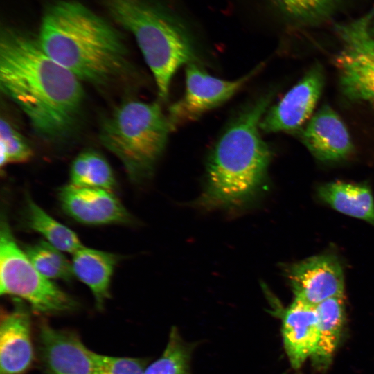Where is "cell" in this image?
I'll list each match as a JSON object with an SVG mask.
<instances>
[{
    "label": "cell",
    "mask_w": 374,
    "mask_h": 374,
    "mask_svg": "<svg viewBox=\"0 0 374 374\" xmlns=\"http://www.w3.org/2000/svg\"><path fill=\"white\" fill-rule=\"evenodd\" d=\"M171 131L159 103L132 100L118 105L103 120L99 138L130 179L141 183L153 175Z\"/></svg>",
    "instance_id": "5b68a950"
},
{
    "label": "cell",
    "mask_w": 374,
    "mask_h": 374,
    "mask_svg": "<svg viewBox=\"0 0 374 374\" xmlns=\"http://www.w3.org/2000/svg\"><path fill=\"white\" fill-rule=\"evenodd\" d=\"M1 166L8 163H23L33 156L31 148L24 136L7 120L0 121Z\"/></svg>",
    "instance_id": "cb8c5ba5"
},
{
    "label": "cell",
    "mask_w": 374,
    "mask_h": 374,
    "mask_svg": "<svg viewBox=\"0 0 374 374\" xmlns=\"http://www.w3.org/2000/svg\"><path fill=\"white\" fill-rule=\"evenodd\" d=\"M280 314L285 351L290 365L297 370L313 355L317 346L319 332L316 307L294 298Z\"/></svg>",
    "instance_id": "5bb4252c"
},
{
    "label": "cell",
    "mask_w": 374,
    "mask_h": 374,
    "mask_svg": "<svg viewBox=\"0 0 374 374\" xmlns=\"http://www.w3.org/2000/svg\"><path fill=\"white\" fill-rule=\"evenodd\" d=\"M24 222L29 229L43 235L62 251L74 253L83 247L73 231L51 217L30 199L26 202Z\"/></svg>",
    "instance_id": "d6986e66"
},
{
    "label": "cell",
    "mask_w": 374,
    "mask_h": 374,
    "mask_svg": "<svg viewBox=\"0 0 374 374\" xmlns=\"http://www.w3.org/2000/svg\"><path fill=\"white\" fill-rule=\"evenodd\" d=\"M286 275L294 298L316 306L335 296H344V276L338 258L320 254L290 265Z\"/></svg>",
    "instance_id": "30bf717a"
},
{
    "label": "cell",
    "mask_w": 374,
    "mask_h": 374,
    "mask_svg": "<svg viewBox=\"0 0 374 374\" xmlns=\"http://www.w3.org/2000/svg\"><path fill=\"white\" fill-rule=\"evenodd\" d=\"M0 87L50 140L71 132L84 99L81 80L51 58L38 37L12 27L0 34Z\"/></svg>",
    "instance_id": "6da1fadb"
},
{
    "label": "cell",
    "mask_w": 374,
    "mask_h": 374,
    "mask_svg": "<svg viewBox=\"0 0 374 374\" xmlns=\"http://www.w3.org/2000/svg\"><path fill=\"white\" fill-rule=\"evenodd\" d=\"M317 195L337 211L374 226V198L365 184L328 182L318 187Z\"/></svg>",
    "instance_id": "e0dca14e"
},
{
    "label": "cell",
    "mask_w": 374,
    "mask_h": 374,
    "mask_svg": "<svg viewBox=\"0 0 374 374\" xmlns=\"http://www.w3.org/2000/svg\"><path fill=\"white\" fill-rule=\"evenodd\" d=\"M374 9L336 30L342 46L335 58L341 93L349 100L374 104Z\"/></svg>",
    "instance_id": "52a82bcc"
},
{
    "label": "cell",
    "mask_w": 374,
    "mask_h": 374,
    "mask_svg": "<svg viewBox=\"0 0 374 374\" xmlns=\"http://www.w3.org/2000/svg\"><path fill=\"white\" fill-rule=\"evenodd\" d=\"M101 1L112 19L134 37L152 71L159 97L166 100L175 72L182 65L197 60L185 26L150 0Z\"/></svg>",
    "instance_id": "277c9868"
},
{
    "label": "cell",
    "mask_w": 374,
    "mask_h": 374,
    "mask_svg": "<svg viewBox=\"0 0 374 374\" xmlns=\"http://www.w3.org/2000/svg\"><path fill=\"white\" fill-rule=\"evenodd\" d=\"M262 69V64L238 79L226 80L210 75L197 62L186 65L184 93L168 108L171 130L199 118L229 100Z\"/></svg>",
    "instance_id": "ba28073f"
},
{
    "label": "cell",
    "mask_w": 374,
    "mask_h": 374,
    "mask_svg": "<svg viewBox=\"0 0 374 374\" xmlns=\"http://www.w3.org/2000/svg\"><path fill=\"white\" fill-rule=\"evenodd\" d=\"M70 184L76 186L96 188L113 191L116 179L107 161L98 152L87 150L80 153L70 168Z\"/></svg>",
    "instance_id": "ffe728a7"
},
{
    "label": "cell",
    "mask_w": 374,
    "mask_h": 374,
    "mask_svg": "<svg viewBox=\"0 0 374 374\" xmlns=\"http://www.w3.org/2000/svg\"><path fill=\"white\" fill-rule=\"evenodd\" d=\"M340 1L274 0L283 14L305 25H316L326 21L335 12Z\"/></svg>",
    "instance_id": "603a6c76"
},
{
    "label": "cell",
    "mask_w": 374,
    "mask_h": 374,
    "mask_svg": "<svg viewBox=\"0 0 374 374\" xmlns=\"http://www.w3.org/2000/svg\"><path fill=\"white\" fill-rule=\"evenodd\" d=\"M191 351L178 330L172 328L163 354L146 367L145 374H190Z\"/></svg>",
    "instance_id": "7402d4cb"
},
{
    "label": "cell",
    "mask_w": 374,
    "mask_h": 374,
    "mask_svg": "<svg viewBox=\"0 0 374 374\" xmlns=\"http://www.w3.org/2000/svg\"><path fill=\"white\" fill-rule=\"evenodd\" d=\"M297 135L313 157L322 162L344 161L353 152L354 147L345 124L327 105L312 116Z\"/></svg>",
    "instance_id": "7c38bea8"
},
{
    "label": "cell",
    "mask_w": 374,
    "mask_h": 374,
    "mask_svg": "<svg viewBox=\"0 0 374 374\" xmlns=\"http://www.w3.org/2000/svg\"><path fill=\"white\" fill-rule=\"evenodd\" d=\"M112 253L82 247L73 253V274L89 287L98 308L109 297L112 276L117 262Z\"/></svg>",
    "instance_id": "2e32d148"
},
{
    "label": "cell",
    "mask_w": 374,
    "mask_h": 374,
    "mask_svg": "<svg viewBox=\"0 0 374 374\" xmlns=\"http://www.w3.org/2000/svg\"><path fill=\"white\" fill-rule=\"evenodd\" d=\"M371 31H372L373 34L374 35V26H371Z\"/></svg>",
    "instance_id": "484cf974"
},
{
    "label": "cell",
    "mask_w": 374,
    "mask_h": 374,
    "mask_svg": "<svg viewBox=\"0 0 374 374\" xmlns=\"http://www.w3.org/2000/svg\"><path fill=\"white\" fill-rule=\"evenodd\" d=\"M323 85V69L320 64H315L277 104L267 109L260 122L261 131L297 132L312 117Z\"/></svg>",
    "instance_id": "9c48e42d"
},
{
    "label": "cell",
    "mask_w": 374,
    "mask_h": 374,
    "mask_svg": "<svg viewBox=\"0 0 374 374\" xmlns=\"http://www.w3.org/2000/svg\"><path fill=\"white\" fill-rule=\"evenodd\" d=\"M38 39L51 58L81 81L105 85L127 69V50L121 34L80 3L51 5Z\"/></svg>",
    "instance_id": "3957f363"
},
{
    "label": "cell",
    "mask_w": 374,
    "mask_h": 374,
    "mask_svg": "<svg viewBox=\"0 0 374 374\" xmlns=\"http://www.w3.org/2000/svg\"><path fill=\"white\" fill-rule=\"evenodd\" d=\"M0 293L23 299L40 314L67 312L78 307L73 298L34 267L17 245L3 217L0 226Z\"/></svg>",
    "instance_id": "8992f818"
},
{
    "label": "cell",
    "mask_w": 374,
    "mask_h": 374,
    "mask_svg": "<svg viewBox=\"0 0 374 374\" xmlns=\"http://www.w3.org/2000/svg\"><path fill=\"white\" fill-rule=\"evenodd\" d=\"M92 374H145L146 364L139 358L108 356L91 351Z\"/></svg>",
    "instance_id": "d4e9b609"
},
{
    "label": "cell",
    "mask_w": 374,
    "mask_h": 374,
    "mask_svg": "<svg viewBox=\"0 0 374 374\" xmlns=\"http://www.w3.org/2000/svg\"><path fill=\"white\" fill-rule=\"evenodd\" d=\"M30 317L26 305L15 301L0 325V374H22L30 366L33 348Z\"/></svg>",
    "instance_id": "9a60e30c"
},
{
    "label": "cell",
    "mask_w": 374,
    "mask_h": 374,
    "mask_svg": "<svg viewBox=\"0 0 374 374\" xmlns=\"http://www.w3.org/2000/svg\"><path fill=\"white\" fill-rule=\"evenodd\" d=\"M319 320V341L311 357L317 368H326L340 342L346 320L344 296L328 299L316 306Z\"/></svg>",
    "instance_id": "ac0fdd59"
},
{
    "label": "cell",
    "mask_w": 374,
    "mask_h": 374,
    "mask_svg": "<svg viewBox=\"0 0 374 374\" xmlns=\"http://www.w3.org/2000/svg\"><path fill=\"white\" fill-rule=\"evenodd\" d=\"M272 92L242 109L212 148L205 185L196 204L205 209L238 208L255 199L266 184L271 151L260 135V122Z\"/></svg>",
    "instance_id": "7a4b0ae2"
},
{
    "label": "cell",
    "mask_w": 374,
    "mask_h": 374,
    "mask_svg": "<svg viewBox=\"0 0 374 374\" xmlns=\"http://www.w3.org/2000/svg\"><path fill=\"white\" fill-rule=\"evenodd\" d=\"M58 196L64 212L81 224L104 225L130 221V214L112 191L69 184L60 188Z\"/></svg>",
    "instance_id": "8fae6325"
},
{
    "label": "cell",
    "mask_w": 374,
    "mask_h": 374,
    "mask_svg": "<svg viewBox=\"0 0 374 374\" xmlns=\"http://www.w3.org/2000/svg\"><path fill=\"white\" fill-rule=\"evenodd\" d=\"M39 341L46 374H92L91 350L76 335L43 323Z\"/></svg>",
    "instance_id": "4fadbf2b"
},
{
    "label": "cell",
    "mask_w": 374,
    "mask_h": 374,
    "mask_svg": "<svg viewBox=\"0 0 374 374\" xmlns=\"http://www.w3.org/2000/svg\"><path fill=\"white\" fill-rule=\"evenodd\" d=\"M25 253L39 272L48 279L71 280L72 264L62 251L46 241H40L26 247Z\"/></svg>",
    "instance_id": "44dd1931"
}]
</instances>
